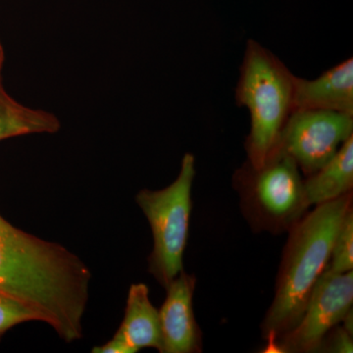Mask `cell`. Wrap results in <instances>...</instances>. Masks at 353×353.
Here are the masks:
<instances>
[{"instance_id":"obj_1","label":"cell","mask_w":353,"mask_h":353,"mask_svg":"<svg viewBox=\"0 0 353 353\" xmlns=\"http://www.w3.org/2000/svg\"><path fill=\"white\" fill-rule=\"evenodd\" d=\"M90 280L80 257L0 215V292L36 311L66 343L83 338Z\"/></svg>"},{"instance_id":"obj_3","label":"cell","mask_w":353,"mask_h":353,"mask_svg":"<svg viewBox=\"0 0 353 353\" xmlns=\"http://www.w3.org/2000/svg\"><path fill=\"white\" fill-rule=\"evenodd\" d=\"M294 77L268 48L254 39L246 41L236 101L250 112L246 162L253 168L261 167L270 157L294 112Z\"/></svg>"},{"instance_id":"obj_17","label":"cell","mask_w":353,"mask_h":353,"mask_svg":"<svg viewBox=\"0 0 353 353\" xmlns=\"http://www.w3.org/2000/svg\"><path fill=\"white\" fill-rule=\"evenodd\" d=\"M3 63H4V50H3V46H2L1 41H0V81H2L1 72H2V68H3Z\"/></svg>"},{"instance_id":"obj_8","label":"cell","mask_w":353,"mask_h":353,"mask_svg":"<svg viewBox=\"0 0 353 353\" xmlns=\"http://www.w3.org/2000/svg\"><path fill=\"white\" fill-rule=\"evenodd\" d=\"M196 276L181 272L166 288L159 310L161 353H199L202 334L194 311Z\"/></svg>"},{"instance_id":"obj_13","label":"cell","mask_w":353,"mask_h":353,"mask_svg":"<svg viewBox=\"0 0 353 353\" xmlns=\"http://www.w3.org/2000/svg\"><path fill=\"white\" fill-rule=\"evenodd\" d=\"M328 268L334 273H347L353 269V209L341 221L332 248Z\"/></svg>"},{"instance_id":"obj_15","label":"cell","mask_w":353,"mask_h":353,"mask_svg":"<svg viewBox=\"0 0 353 353\" xmlns=\"http://www.w3.org/2000/svg\"><path fill=\"white\" fill-rule=\"evenodd\" d=\"M352 336L340 324L336 325L326 334L317 352L352 353Z\"/></svg>"},{"instance_id":"obj_2","label":"cell","mask_w":353,"mask_h":353,"mask_svg":"<svg viewBox=\"0 0 353 353\" xmlns=\"http://www.w3.org/2000/svg\"><path fill=\"white\" fill-rule=\"evenodd\" d=\"M352 206V192L315 206L290 230L279 269L275 297L261 325L270 347L296 326L311 292L329 266L341 221Z\"/></svg>"},{"instance_id":"obj_7","label":"cell","mask_w":353,"mask_h":353,"mask_svg":"<svg viewBox=\"0 0 353 353\" xmlns=\"http://www.w3.org/2000/svg\"><path fill=\"white\" fill-rule=\"evenodd\" d=\"M352 136L353 115L350 114L296 110L290 116L272 153L288 155L307 176L322 168Z\"/></svg>"},{"instance_id":"obj_11","label":"cell","mask_w":353,"mask_h":353,"mask_svg":"<svg viewBox=\"0 0 353 353\" xmlns=\"http://www.w3.org/2000/svg\"><path fill=\"white\" fill-rule=\"evenodd\" d=\"M309 205L317 206L352 192L353 136L322 168L303 180Z\"/></svg>"},{"instance_id":"obj_16","label":"cell","mask_w":353,"mask_h":353,"mask_svg":"<svg viewBox=\"0 0 353 353\" xmlns=\"http://www.w3.org/2000/svg\"><path fill=\"white\" fill-rule=\"evenodd\" d=\"M92 352L94 353H136L130 345H128L125 341L120 339L113 336L112 340L108 341L101 347H95L92 348Z\"/></svg>"},{"instance_id":"obj_6","label":"cell","mask_w":353,"mask_h":353,"mask_svg":"<svg viewBox=\"0 0 353 353\" xmlns=\"http://www.w3.org/2000/svg\"><path fill=\"white\" fill-rule=\"evenodd\" d=\"M353 272L334 273L327 267L311 292L303 317L294 329L266 350L269 352H317L326 334L352 309Z\"/></svg>"},{"instance_id":"obj_4","label":"cell","mask_w":353,"mask_h":353,"mask_svg":"<svg viewBox=\"0 0 353 353\" xmlns=\"http://www.w3.org/2000/svg\"><path fill=\"white\" fill-rule=\"evenodd\" d=\"M233 183L243 215L254 232H289L311 208L301 172L284 153H272L259 168L245 162L234 173Z\"/></svg>"},{"instance_id":"obj_10","label":"cell","mask_w":353,"mask_h":353,"mask_svg":"<svg viewBox=\"0 0 353 353\" xmlns=\"http://www.w3.org/2000/svg\"><path fill=\"white\" fill-rule=\"evenodd\" d=\"M114 336L125 341L136 352L143 348L162 352L159 310L152 305L145 284L139 283L130 288L124 320Z\"/></svg>"},{"instance_id":"obj_5","label":"cell","mask_w":353,"mask_h":353,"mask_svg":"<svg viewBox=\"0 0 353 353\" xmlns=\"http://www.w3.org/2000/svg\"><path fill=\"white\" fill-rule=\"evenodd\" d=\"M194 176L196 158L185 153L180 173L170 185L159 190H143L136 196L152 228L153 250L148 259V271L164 289L183 270Z\"/></svg>"},{"instance_id":"obj_9","label":"cell","mask_w":353,"mask_h":353,"mask_svg":"<svg viewBox=\"0 0 353 353\" xmlns=\"http://www.w3.org/2000/svg\"><path fill=\"white\" fill-rule=\"evenodd\" d=\"M327 110L353 115V59L313 80L294 77V111Z\"/></svg>"},{"instance_id":"obj_14","label":"cell","mask_w":353,"mask_h":353,"mask_svg":"<svg viewBox=\"0 0 353 353\" xmlns=\"http://www.w3.org/2000/svg\"><path fill=\"white\" fill-rule=\"evenodd\" d=\"M41 321L36 311L17 299L0 292V339L21 323Z\"/></svg>"},{"instance_id":"obj_12","label":"cell","mask_w":353,"mask_h":353,"mask_svg":"<svg viewBox=\"0 0 353 353\" xmlns=\"http://www.w3.org/2000/svg\"><path fill=\"white\" fill-rule=\"evenodd\" d=\"M60 122L54 114L32 109L7 94L0 81V141L32 134H53Z\"/></svg>"}]
</instances>
